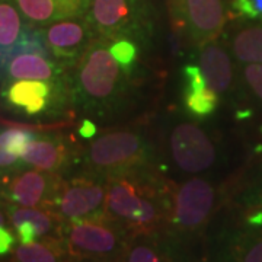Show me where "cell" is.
I'll return each instance as SVG.
<instances>
[{
  "label": "cell",
  "instance_id": "cell-15",
  "mask_svg": "<svg viewBox=\"0 0 262 262\" xmlns=\"http://www.w3.org/2000/svg\"><path fill=\"white\" fill-rule=\"evenodd\" d=\"M198 66L208 86L219 98L233 99L237 82V63L223 41L213 39L200 46Z\"/></svg>",
  "mask_w": 262,
  "mask_h": 262
},
{
  "label": "cell",
  "instance_id": "cell-22",
  "mask_svg": "<svg viewBox=\"0 0 262 262\" xmlns=\"http://www.w3.org/2000/svg\"><path fill=\"white\" fill-rule=\"evenodd\" d=\"M6 213L12 226L22 222H28L35 227L38 239L44 237H61V230L64 222L51 210L38 207H22L6 201Z\"/></svg>",
  "mask_w": 262,
  "mask_h": 262
},
{
  "label": "cell",
  "instance_id": "cell-17",
  "mask_svg": "<svg viewBox=\"0 0 262 262\" xmlns=\"http://www.w3.org/2000/svg\"><path fill=\"white\" fill-rule=\"evenodd\" d=\"M25 24L41 28L57 20L83 18L91 0H13Z\"/></svg>",
  "mask_w": 262,
  "mask_h": 262
},
{
  "label": "cell",
  "instance_id": "cell-19",
  "mask_svg": "<svg viewBox=\"0 0 262 262\" xmlns=\"http://www.w3.org/2000/svg\"><path fill=\"white\" fill-rule=\"evenodd\" d=\"M184 76V92L182 102L184 108L191 117L204 120L215 113L219 108L220 98L208 86L200 66L187 64L182 70Z\"/></svg>",
  "mask_w": 262,
  "mask_h": 262
},
{
  "label": "cell",
  "instance_id": "cell-34",
  "mask_svg": "<svg viewBox=\"0 0 262 262\" xmlns=\"http://www.w3.org/2000/svg\"><path fill=\"white\" fill-rule=\"evenodd\" d=\"M73 262H95V261H79V259H75Z\"/></svg>",
  "mask_w": 262,
  "mask_h": 262
},
{
  "label": "cell",
  "instance_id": "cell-12",
  "mask_svg": "<svg viewBox=\"0 0 262 262\" xmlns=\"http://www.w3.org/2000/svg\"><path fill=\"white\" fill-rule=\"evenodd\" d=\"M61 179L63 175L60 173L24 168L10 173L0 196L16 206L50 210Z\"/></svg>",
  "mask_w": 262,
  "mask_h": 262
},
{
  "label": "cell",
  "instance_id": "cell-8",
  "mask_svg": "<svg viewBox=\"0 0 262 262\" xmlns=\"http://www.w3.org/2000/svg\"><path fill=\"white\" fill-rule=\"evenodd\" d=\"M6 108L29 118L53 117L73 103L69 76L60 80H13L2 84Z\"/></svg>",
  "mask_w": 262,
  "mask_h": 262
},
{
  "label": "cell",
  "instance_id": "cell-10",
  "mask_svg": "<svg viewBox=\"0 0 262 262\" xmlns=\"http://www.w3.org/2000/svg\"><path fill=\"white\" fill-rule=\"evenodd\" d=\"M168 149L175 168L188 175L208 172L219 160L214 140L195 122H177L169 131Z\"/></svg>",
  "mask_w": 262,
  "mask_h": 262
},
{
  "label": "cell",
  "instance_id": "cell-30",
  "mask_svg": "<svg viewBox=\"0 0 262 262\" xmlns=\"http://www.w3.org/2000/svg\"><path fill=\"white\" fill-rule=\"evenodd\" d=\"M15 245V236L8 227L0 225V255H8L12 252Z\"/></svg>",
  "mask_w": 262,
  "mask_h": 262
},
{
  "label": "cell",
  "instance_id": "cell-16",
  "mask_svg": "<svg viewBox=\"0 0 262 262\" xmlns=\"http://www.w3.org/2000/svg\"><path fill=\"white\" fill-rule=\"evenodd\" d=\"M79 150L75 144L58 134H38L22 155L25 166H32L38 170L64 175L75 163Z\"/></svg>",
  "mask_w": 262,
  "mask_h": 262
},
{
  "label": "cell",
  "instance_id": "cell-5",
  "mask_svg": "<svg viewBox=\"0 0 262 262\" xmlns=\"http://www.w3.org/2000/svg\"><path fill=\"white\" fill-rule=\"evenodd\" d=\"M131 236L106 214L67 222L61 230L67 252L79 261L121 262Z\"/></svg>",
  "mask_w": 262,
  "mask_h": 262
},
{
  "label": "cell",
  "instance_id": "cell-18",
  "mask_svg": "<svg viewBox=\"0 0 262 262\" xmlns=\"http://www.w3.org/2000/svg\"><path fill=\"white\" fill-rule=\"evenodd\" d=\"M232 103L237 120H262V64H237V82Z\"/></svg>",
  "mask_w": 262,
  "mask_h": 262
},
{
  "label": "cell",
  "instance_id": "cell-28",
  "mask_svg": "<svg viewBox=\"0 0 262 262\" xmlns=\"http://www.w3.org/2000/svg\"><path fill=\"white\" fill-rule=\"evenodd\" d=\"M232 210L236 213L237 219L244 225L249 226V227H255V229H261L262 230V206L251 207V208H245V210H236V208H232Z\"/></svg>",
  "mask_w": 262,
  "mask_h": 262
},
{
  "label": "cell",
  "instance_id": "cell-7",
  "mask_svg": "<svg viewBox=\"0 0 262 262\" xmlns=\"http://www.w3.org/2000/svg\"><path fill=\"white\" fill-rule=\"evenodd\" d=\"M204 262H262V230L244 225L230 207L213 219L203 239Z\"/></svg>",
  "mask_w": 262,
  "mask_h": 262
},
{
  "label": "cell",
  "instance_id": "cell-29",
  "mask_svg": "<svg viewBox=\"0 0 262 262\" xmlns=\"http://www.w3.org/2000/svg\"><path fill=\"white\" fill-rule=\"evenodd\" d=\"M16 233H18V239L20 244L27 245V244H32L35 241H39L38 239V233L35 230V227L28 223V222H22L19 225L13 226Z\"/></svg>",
  "mask_w": 262,
  "mask_h": 262
},
{
  "label": "cell",
  "instance_id": "cell-21",
  "mask_svg": "<svg viewBox=\"0 0 262 262\" xmlns=\"http://www.w3.org/2000/svg\"><path fill=\"white\" fill-rule=\"evenodd\" d=\"M225 46L237 64H262V22H241L229 27Z\"/></svg>",
  "mask_w": 262,
  "mask_h": 262
},
{
  "label": "cell",
  "instance_id": "cell-27",
  "mask_svg": "<svg viewBox=\"0 0 262 262\" xmlns=\"http://www.w3.org/2000/svg\"><path fill=\"white\" fill-rule=\"evenodd\" d=\"M232 8L241 18L262 22V0H232Z\"/></svg>",
  "mask_w": 262,
  "mask_h": 262
},
{
  "label": "cell",
  "instance_id": "cell-26",
  "mask_svg": "<svg viewBox=\"0 0 262 262\" xmlns=\"http://www.w3.org/2000/svg\"><path fill=\"white\" fill-rule=\"evenodd\" d=\"M110 51L114 58L130 73H134L141 56V46L133 41L130 38H115V39H106Z\"/></svg>",
  "mask_w": 262,
  "mask_h": 262
},
{
  "label": "cell",
  "instance_id": "cell-6",
  "mask_svg": "<svg viewBox=\"0 0 262 262\" xmlns=\"http://www.w3.org/2000/svg\"><path fill=\"white\" fill-rule=\"evenodd\" d=\"M155 149L143 133L117 130L95 139L84 153V169L105 178L128 169L156 165Z\"/></svg>",
  "mask_w": 262,
  "mask_h": 262
},
{
  "label": "cell",
  "instance_id": "cell-14",
  "mask_svg": "<svg viewBox=\"0 0 262 262\" xmlns=\"http://www.w3.org/2000/svg\"><path fill=\"white\" fill-rule=\"evenodd\" d=\"M39 29L53 58L69 69H72L80 60L95 38L84 16L82 19L57 20Z\"/></svg>",
  "mask_w": 262,
  "mask_h": 262
},
{
  "label": "cell",
  "instance_id": "cell-20",
  "mask_svg": "<svg viewBox=\"0 0 262 262\" xmlns=\"http://www.w3.org/2000/svg\"><path fill=\"white\" fill-rule=\"evenodd\" d=\"M67 70L69 67L53 58L37 54H19L8 61L5 67L3 83L13 80H60L69 76Z\"/></svg>",
  "mask_w": 262,
  "mask_h": 262
},
{
  "label": "cell",
  "instance_id": "cell-32",
  "mask_svg": "<svg viewBox=\"0 0 262 262\" xmlns=\"http://www.w3.org/2000/svg\"><path fill=\"white\" fill-rule=\"evenodd\" d=\"M8 64V58L0 51V84L3 83V75H5V67Z\"/></svg>",
  "mask_w": 262,
  "mask_h": 262
},
{
  "label": "cell",
  "instance_id": "cell-4",
  "mask_svg": "<svg viewBox=\"0 0 262 262\" xmlns=\"http://www.w3.org/2000/svg\"><path fill=\"white\" fill-rule=\"evenodd\" d=\"M95 38H130L146 48L155 31L149 0H91L84 15Z\"/></svg>",
  "mask_w": 262,
  "mask_h": 262
},
{
  "label": "cell",
  "instance_id": "cell-31",
  "mask_svg": "<svg viewBox=\"0 0 262 262\" xmlns=\"http://www.w3.org/2000/svg\"><path fill=\"white\" fill-rule=\"evenodd\" d=\"M77 133H79V136H80L82 139L89 140V139L95 137V134H96V124H95L94 120H91V118H83V120L80 121V124H79Z\"/></svg>",
  "mask_w": 262,
  "mask_h": 262
},
{
  "label": "cell",
  "instance_id": "cell-11",
  "mask_svg": "<svg viewBox=\"0 0 262 262\" xmlns=\"http://www.w3.org/2000/svg\"><path fill=\"white\" fill-rule=\"evenodd\" d=\"M173 20L192 46L217 39L227 24L226 0H169Z\"/></svg>",
  "mask_w": 262,
  "mask_h": 262
},
{
  "label": "cell",
  "instance_id": "cell-24",
  "mask_svg": "<svg viewBox=\"0 0 262 262\" xmlns=\"http://www.w3.org/2000/svg\"><path fill=\"white\" fill-rule=\"evenodd\" d=\"M61 237H44L32 244H20L13 251V262H73Z\"/></svg>",
  "mask_w": 262,
  "mask_h": 262
},
{
  "label": "cell",
  "instance_id": "cell-25",
  "mask_svg": "<svg viewBox=\"0 0 262 262\" xmlns=\"http://www.w3.org/2000/svg\"><path fill=\"white\" fill-rule=\"evenodd\" d=\"M25 22L13 0H0V51L10 60V53L24 32Z\"/></svg>",
  "mask_w": 262,
  "mask_h": 262
},
{
  "label": "cell",
  "instance_id": "cell-2",
  "mask_svg": "<svg viewBox=\"0 0 262 262\" xmlns=\"http://www.w3.org/2000/svg\"><path fill=\"white\" fill-rule=\"evenodd\" d=\"M131 76L114 58L108 41L94 38L69 76L73 105L99 121L118 115L130 102Z\"/></svg>",
  "mask_w": 262,
  "mask_h": 262
},
{
  "label": "cell",
  "instance_id": "cell-3",
  "mask_svg": "<svg viewBox=\"0 0 262 262\" xmlns=\"http://www.w3.org/2000/svg\"><path fill=\"white\" fill-rule=\"evenodd\" d=\"M226 201V189H220L210 179L194 175L173 187L172 213L166 230L181 242L196 248L203 245L208 226Z\"/></svg>",
  "mask_w": 262,
  "mask_h": 262
},
{
  "label": "cell",
  "instance_id": "cell-9",
  "mask_svg": "<svg viewBox=\"0 0 262 262\" xmlns=\"http://www.w3.org/2000/svg\"><path fill=\"white\" fill-rule=\"evenodd\" d=\"M105 201L106 178L83 168L69 179L63 177L50 210L67 223L105 214Z\"/></svg>",
  "mask_w": 262,
  "mask_h": 262
},
{
  "label": "cell",
  "instance_id": "cell-23",
  "mask_svg": "<svg viewBox=\"0 0 262 262\" xmlns=\"http://www.w3.org/2000/svg\"><path fill=\"white\" fill-rule=\"evenodd\" d=\"M226 204L236 210L262 206V159L246 169L244 175L226 189Z\"/></svg>",
  "mask_w": 262,
  "mask_h": 262
},
{
  "label": "cell",
  "instance_id": "cell-1",
  "mask_svg": "<svg viewBox=\"0 0 262 262\" xmlns=\"http://www.w3.org/2000/svg\"><path fill=\"white\" fill-rule=\"evenodd\" d=\"M173 187L156 165L111 175L106 178L105 214L131 234L165 230L172 213Z\"/></svg>",
  "mask_w": 262,
  "mask_h": 262
},
{
  "label": "cell",
  "instance_id": "cell-13",
  "mask_svg": "<svg viewBox=\"0 0 262 262\" xmlns=\"http://www.w3.org/2000/svg\"><path fill=\"white\" fill-rule=\"evenodd\" d=\"M196 248L181 242L168 230L133 234L121 262H204Z\"/></svg>",
  "mask_w": 262,
  "mask_h": 262
},
{
  "label": "cell",
  "instance_id": "cell-33",
  "mask_svg": "<svg viewBox=\"0 0 262 262\" xmlns=\"http://www.w3.org/2000/svg\"><path fill=\"white\" fill-rule=\"evenodd\" d=\"M10 173H12V172H8V170L0 169V191H2L3 185L6 184V181H8V178L10 177Z\"/></svg>",
  "mask_w": 262,
  "mask_h": 262
}]
</instances>
